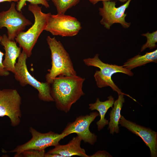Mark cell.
<instances>
[{
    "label": "cell",
    "mask_w": 157,
    "mask_h": 157,
    "mask_svg": "<svg viewBox=\"0 0 157 157\" xmlns=\"http://www.w3.org/2000/svg\"><path fill=\"white\" fill-rule=\"evenodd\" d=\"M27 58L26 53L23 50L15 65V79L22 86L29 85L37 90L38 97L40 100L46 102L54 101L50 94L51 84L47 82H40L31 74L26 64Z\"/></svg>",
    "instance_id": "5b68a950"
},
{
    "label": "cell",
    "mask_w": 157,
    "mask_h": 157,
    "mask_svg": "<svg viewBox=\"0 0 157 157\" xmlns=\"http://www.w3.org/2000/svg\"><path fill=\"white\" fill-rule=\"evenodd\" d=\"M111 157L112 156L106 151H99L89 157Z\"/></svg>",
    "instance_id": "603a6c76"
},
{
    "label": "cell",
    "mask_w": 157,
    "mask_h": 157,
    "mask_svg": "<svg viewBox=\"0 0 157 157\" xmlns=\"http://www.w3.org/2000/svg\"><path fill=\"white\" fill-rule=\"evenodd\" d=\"M99 115V113L94 112L89 115L80 116L74 121L68 123L62 133L66 136L71 133H76L84 142L93 145L97 141V136L90 131L89 126Z\"/></svg>",
    "instance_id": "8fae6325"
},
{
    "label": "cell",
    "mask_w": 157,
    "mask_h": 157,
    "mask_svg": "<svg viewBox=\"0 0 157 157\" xmlns=\"http://www.w3.org/2000/svg\"><path fill=\"white\" fill-rule=\"evenodd\" d=\"M131 0H128L126 3L120 6L116 7V1H102L103 7L99 8L100 15L102 18L100 24L108 29L115 23H119L125 28L129 27L131 22L125 21L127 13H125L126 9L129 7Z\"/></svg>",
    "instance_id": "9c48e42d"
},
{
    "label": "cell",
    "mask_w": 157,
    "mask_h": 157,
    "mask_svg": "<svg viewBox=\"0 0 157 157\" xmlns=\"http://www.w3.org/2000/svg\"><path fill=\"white\" fill-rule=\"evenodd\" d=\"M124 95L121 94L118 95L117 99L115 101L113 107L110 110V121L108 123V129L110 134L113 135L119 132V122L121 116V110L125 102Z\"/></svg>",
    "instance_id": "2e32d148"
},
{
    "label": "cell",
    "mask_w": 157,
    "mask_h": 157,
    "mask_svg": "<svg viewBox=\"0 0 157 157\" xmlns=\"http://www.w3.org/2000/svg\"><path fill=\"white\" fill-rule=\"evenodd\" d=\"M99 54L97 53L93 58H89L83 60L86 65L88 66L96 67L100 69L99 70L96 71L94 75L97 86L99 88L109 86L113 91L116 92L118 95L124 94L136 102V100L130 95L123 92L112 79V75L118 72L122 73L129 76H132L133 74L131 70L125 68L122 66L104 63L99 59Z\"/></svg>",
    "instance_id": "277c9868"
},
{
    "label": "cell",
    "mask_w": 157,
    "mask_h": 157,
    "mask_svg": "<svg viewBox=\"0 0 157 157\" xmlns=\"http://www.w3.org/2000/svg\"><path fill=\"white\" fill-rule=\"evenodd\" d=\"M113 0H89V1L93 5H95L99 1H111ZM121 2H124L127 1L128 0H118Z\"/></svg>",
    "instance_id": "cb8c5ba5"
},
{
    "label": "cell",
    "mask_w": 157,
    "mask_h": 157,
    "mask_svg": "<svg viewBox=\"0 0 157 157\" xmlns=\"http://www.w3.org/2000/svg\"><path fill=\"white\" fill-rule=\"evenodd\" d=\"M28 8L34 16V23L26 31L20 33L15 39L29 57L39 36L45 30L51 13L42 12V7L37 4H30Z\"/></svg>",
    "instance_id": "3957f363"
},
{
    "label": "cell",
    "mask_w": 157,
    "mask_h": 157,
    "mask_svg": "<svg viewBox=\"0 0 157 157\" xmlns=\"http://www.w3.org/2000/svg\"><path fill=\"white\" fill-rule=\"evenodd\" d=\"M47 1H49V0H46Z\"/></svg>",
    "instance_id": "484cf974"
},
{
    "label": "cell",
    "mask_w": 157,
    "mask_h": 157,
    "mask_svg": "<svg viewBox=\"0 0 157 157\" xmlns=\"http://www.w3.org/2000/svg\"><path fill=\"white\" fill-rule=\"evenodd\" d=\"M44 150H38L34 149L26 150L22 152L17 157H44Z\"/></svg>",
    "instance_id": "44dd1931"
},
{
    "label": "cell",
    "mask_w": 157,
    "mask_h": 157,
    "mask_svg": "<svg viewBox=\"0 0 157 157\" xmlns=\"http://www.w3.org/2000/svg\"><path fill=\"white\" fill-rule=\"evenodd\" d=\"M20 0H0V3L5 1L11 2L13 1L14 2H18Z\"/></svg>",
    "instance_id": "d4e9b609"
},
{
    "label": "cell",
    "mask_w": 157,
    "mask_h": 157,
    "mask_svg": "<svg viewBox=\"0 0 157 157\" xmlns=\"http://www.w3.org/2000/svg\"><path fill=\"white\" fill-rule=\"evenodd\" d=\"M119 124L132 133L140 137L150 149L151 157H157V132L149 128L128 120L121 115Z\"/></svg>",
    "instance_id": "7c38bea8"
},
{
    "label": "cell",
    "mask_w": 157,
    "mask_h": 157,
    "mask_svg": "<svg viewBox=\"0 0 157 157\" xmlns=\"http://www.w3.org/2000/svg\"><path fill=\"white\" fill-rule=\"evenodd\" d=\"M0 44L3 47L5 51V58L3 61L5 70L14 74L16 60L21 53V47H18L15 40L9 39L4 34L2 36Z\"/></svg>",
    "instance_id": "4fadbf2b"
},
{
    "label": "cell",
    "mask_w": 157,
    "mask_h": 157,
    "mask_svg": "<svg viewBox=\"0 0 157 157\" xmlns=\"http://www.w3.org/2000/svg\"><path fill=\"white\" fill-rule=\"evenodd\" d=\"M51 52V67L46 75V82L51 84L59 76H72L77 75L69 55L60 41L55 37L48 36L46 38Z\"/></svg>",
    "instance_id": "7a4b0ae2"
},
{
    "label": "cell",
    "mask_w": 157,
    "mask_h": 157,
    "mask_svg": "<svg viewBox=\"0 0 157 157\" xmlns=\"http://www.w3.org/2000/svg\"><path fill=\"white\" fill-rule=\"evenodd\" d=\"M85 80L77 75L59 76L53 79L50 94L58 109L65 113L69 111L72 105L85 94L82 87Z\"/></svg>",
    "instance_id": "6da1fadb"
},
{
    "label": "cell",
    "mask_w": 157,
    "mask_h": 157,
    "mask_svg": "<svg viewBox=\"0 0 157 157\" xmlns=\"http://www.w3.org/2000/svg\"><path fill=\"white\" fill-rule=\"evenodd\" d=\"M15 6V3L13 2L8 10L0 12V29L3 27L6 28L8 37L11 40H14L26 26L32 24L21 12L17 10Z\"/></svg>",
    "instance_id": "30bf717a"
},
{
    "label": "cell",
    "mask_w": 157,
    "mask_h": 157,
    "mask_svg": "<svg viewBox=\"0 0 157 157\" xmlns=\"http://www.w3.org/2000/svg\"><path fill=\"white\" fill-rule=\"evenodd\" d=\"M2 36L0 35V42ZM4 54L0 50V76H7L9 75V72L5 70L3 63V58Z\"/></svg>",
    "instance_id": "7402d4cb"
},
{
    "label": "cell",
    "mask_w": 157,
    "mask_h": 157,
    "mask_svg": "<svg viewBox=\"0 0 157 157\" xmlns=\"http://www.w3.org/2000/svg\"><path fill=\"white\" fill-rule=\"evenodd\" d=\"M26 1L29 2L30 4H41L47 8L49 7V5L46 0H20L17 2L16 5L17 10L21 12L22 8L26 5Z\"/></svg>",
    "instance_id": "ffe728a7"
},
{
    "label": "cell",
    "mask_w": 157,
    "mask_h": 157,
    "mask_svg": "<svg viewBox=\"0 0 157 157\" xmlns=\"http://www.w3.org/2000/svg\"><path fill=\"white\" fill-rule=\"evenodd\" d=\"M142 35L146 37L147 40L146 43L142 45L141 49V52L143 51L147 48L152 49L157 47L156 43L157 42V31L152 33L148 32L145 33H143Z\"/></svg>",
    "instance_id": "d6986e66"
},
{
    "label": "cell",
    "mask_w": 157,
    "mask_h": 157,
    "mask_svg": "<svg viewBox=\"0 0 157 157\" xmlns=\"http://www.w3.org/2000/svg\"><path fill=\"white\" fill-rule=\"evenodd\" d=\"M81 28L80 22L74 17L51 13L44 30L54 35L72 37L77 35Z\"/></svg>",
    "instance_id": "ba28073f"
},
{
    "label": "cell",
    "mask_w": 157,
    "mask_h": 157,
    "mask_svg": "<svg viewBox=\"0 0 157 157\" xmlns=\"http://www.w3.org/2000/svg\"><path fill=\"white\" fill-rule=\"evenodd\" d=\"M151 62H157V50L151 52H146L143 55L139 54L128 59L123 64V67L131 70L136 67L144 65Z\"/></svg>",
    "instance_id": "e0dca14e"
},
{
    "label": "cell",
    "mask_w": 157,
    "mask_h": 157,
    "mask_svg": "<svg viewBox=\"0 0 157 157\" xmlns=\"http://www.w3.org/2000/svg\"><path fill=\"white\" fill-rule=\"evenodd\" d=\"M21 100L15 89H0V117H8L13 127L17 126L20 122Z\"/></svg>",
    "instance_id": "8992f818"
},
{
    "label": "cell",
    "mask_w": 157,
    "mask_h": 157,
    "mask_svg": "<svg viewBox=\"0 0 157 157\" xmlns=\"http://www.w3.org/2000/svg\"><path fill=\"white\" fill-rule=\"evenodd\" d=\"M29 132L32 136L29 140L8 151L16 153L14 157H17L22 152L26 150L34 149L41 150H45V148L50 146L55 147L59 144V142L61 139L66 136L62 133L59 134L52 131L41 133L32 127L29 128Z\"/></svg>",
    "instance_id": "52a82bcc"
},
{
    "label": "cell",
    "mask_w": 157,
    "mask_h": 157,
    "mask_svg": "<svg viewBox=\"0 0 157 157\" xmlns=\"http://www.w3.org/2000/svg\"><path fill=\"white\" fill-rule=\"evenodd\" d=\"M108 99L104 101H101L99 98H97L94 103L89 104V109L91 110H96L99 112L100 118L96 122L98 131L102 129L109 123L108 120L105 118L106 114L109 109L113 108L114 102V98L111 95L108 97Z\"/></svg>",
    "instance_id": "9a60e30c"
},
{
    "label": "cell",
    "mask_w": 157,
    "mask_h": 157,
    "mask_svg": "<svg viewBox=\"0 0 157 157\" xmlns=\"http://www.w3.org/2000/svg\"><path fill=\"white\" fill-rule=\"evenodd\" d=\"M56 8L57 14H65L69 9L75 6L80 0H51Z\"/></svg>",
    "instance_id": "ac0fdd59"
},
{
    "label": "cell",
    "mask_w": 157,
    "mask_h": 157,
    "mask_svg": "<svg viewBox=\"0 0 157 157\" xmlns=\"http://www.w3.org/2000/svg\"><path fill=\"white\" fill-rule=\"evenodd\" d=\"M81 139L78 136L73 137L67 144H59L47 153L60 155L63 157L77 156L82 157H89L84 149L81 147Z\"/></svg>",
    "instance_id": "5bb4252c"
}]
</instances>
